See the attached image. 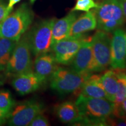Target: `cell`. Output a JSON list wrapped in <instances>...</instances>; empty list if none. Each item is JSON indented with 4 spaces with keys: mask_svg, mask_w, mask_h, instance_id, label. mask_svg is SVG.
I'll list each match as a JSON object with an SVG mask.
<instances>
[{
    "mask_svg": "<svg viewBox=\"0 0 126 126\" xmlns=\"http://www.w3.org/2000/svg\"><path fill=\"white\" fill-rule=\"evenodd\" d=\"M82 117L81 124L106 126L113 117L115 105L106 98H95L79 94L75 102Z\"/></svg>",
    "mask_w": 126,
    "mask_h": 126,
    "instance_id": "obj_1",
    "label": "cell"
},
{
    "mask_svg": "<svg viewBox=\"0 0 126 126\" xmlns=\"http://www.w3.org/2000/svg\"><path fill=\"white\" fill-rule=\"evenodd\" d=\"M33 18L32 10L27 4H22L0 23V38L18 41L27 31Z\"/></svg>",
    "mask_w": 126,
    "mask_h": 126,
    "instance_id": "obj_2",
    "label": "cell"
},
{
    "mask_svg": "<svg viewBox=\"0 0 126 126\" xmlns=\"http://www.w3.org/2000/svg\"><path fill=\"white\" fill-rule=\"evenodd\" d=\"M94 11L100 31L113 32L125 23L120 0H103Z\"/></svg>",
    "mask_w": 126,
    "mask_h": 126,
    "instance_id": "obj_3",
    "label": "cell"
},
{
    "mask_svg": "<svg viewBox=\"0 0 126 126\" xmlns=\"http://www.w3.org/2000/svg\"><path fill=\"white\" fill-rule=\"evenodd\" d=\"M27 34L19 39L12 51L11 56L5 70L8 77H15L21 74L32 71V60L31 57Z\"/></svg>",
    "mask_w": 126,
    "mask_h": 126,
    "instance_id": "obj_4",
    "label": "cell"
},
{
    "mask_svg": "<svg viewBox=\"0 0 126 126\" xmlns=\"http://www.w3.org/2000/svg\"><path fill=\"white\" fill-rule=\"evenodd\" d=\"M91 75L81 74L72 69L57 67L50 78V87L60 94H71L79 90Z\"/></svg>",
    "mask_w": 126,
    "mask_h": 126,
    "instance_id": "obj_5",
    "label": "cell"
},
{
    "mask_svg": "<svg viewBox=\"0 0 126 126\" xmlns=\"http://www.w3.org/2000/svg\"><path fill=\"white\" fill-rule=\"evenodd\" d=\"M56 19H47L34 25L27 33L32 54L37 56L51 51L52 30Z\"/></svg>",
    "mask_w": 126,
    "mask_h": 126,
    "instance_id": "obj_6",
    "label": "cell"
},
{
    "mask_svg": "<svg viewBox=\"0 0 126 126\" xmlns=\"http://www.w3.org/2000/svg\"><path fill=\"white\" fill-rule=\"evenodd\" d=\"M111 39L109 33L100 30L92 37L94 72L103 71L110 65Z\"/></svg>",
    "mask_w": 126,
    "mask_h": 126,
    "instance_id": "obj_7",
    "label": "cell"
},
{
    "mask_svg": "<svg viewBox=\"0 0 126 126\" xmlns=\"http://www.w3.org/2000/svg\"><path fill=\"white\" fill-rule=\"evenodd\" d=\"M44 106L34 100H26L15 105L9 113L8 124L12 126H26L37 114L42 113Z\"/></svg>",
    "mask_w": 126,
    "mask_h": 126,
    "instance_id": "obj_8",
    "label": "cell"
},
{
    "mask_svg": "<svg viewBox=\"0 0 126 126\" xmlns=\"http://www.w3.org/2000/svg\"><path fill=\"white\" fill-rule=\"evenodd\" d=\"M85 37H67L60 40L51 46L57 64L64 65H70L79 49Z\"/></svg>",
    "mask_w": 126,
    "mask_h": 126,
    "instance_id": "obj_9",
    "label": "cell"
},
{
    "mask_svg": "<svg viewBox=\"0 0 126 126\" xmlns=\"http://www.w3.org/2000/svg\"><path fill=\"white\" fill-rule=\"evenodd\" d=\"M110 65L113 70L126 68V31L121 28L113 32Z\"/></svg>",
    "mask_w": 126,
    "mask_h": 126,
    "instance_id": "obj_10",
    "label": "cell"
},
{
    "mask_svg": "<svg viewBox=\"0 0 126 126\" xmlns=\"http://www.w3.org/2000/svg\"><path fill=\"white\" fill-rule=\"evenodd\" d=\"M71 66L72 70L81 74L91 75L94 72L92 37H84Z\"/></svg>",
    "mask_w": 126,
    "mask_h": 126,
    "instance_id": "obj_11",
    "label": "cell"
},
{
    "mask_svg": "<svg viewBox=\"0 0 126 126\" xmlns=\"http://www.w3.org/2000/svg\"><path fill=\"white\" fill-rule=\"evenodd\" d=\"M43 82L32 71L14 77L12 85L19 94L25 95L37 90Z\"/></svg>",
    "mask_w": 126,
    "mask_h": 126,
    "instance_id": "obj_12",
    "label": "cell"
},
{
    "mask_svg": "<svg viewBox=\"0 0 126 126\" xmlns=\"http://www.w3.org/2000/svg\"><path fill=\"white\" fill-rule=\"evenodd\" d=\"M97 28V20L94 11H89L77 18L67 37H82L85 33L94 31Z\"/></svg>",
    "mask_w": 126,
    "mask_h": 126,
    "instance_id": "obj_13",
    "label": "cell"
},
{
    "mask_svg": "<svg viewBox=\"0 0 126 126\" xmlns=\"http://www.w3.org/2000/svg\"><path fill=\"white\" fill-rule=\"evenodd\" d=\"M57 61L53 53L49 52L36 56L34 60V72L43 82L50 78L52 74L57 68Z\"/></svg>",
    "mask_w": 126,
    "mask_h": 126,
    "instance_id": "obj_14",
    "label": "cell"
},
{
    "mask_svg": "<svg viewBox=\"0 0 126 126\" xmlns=\"http://www.w3.org/2000/svg\"><path fill=\"white\" fill-rule=\"evenodd\" d=\"M77 18L75 11H71L68 15L60 19L56 20L52 30L51 46L60 40L67 38L72 25Z\"/></svg>",
    "mask_w": 126,
    "mask_h": 126,
    "instance_id": "obj_15",
    "label": "cell"
},
{
    "mask_svg": "<svg viewBox=\"0 0 126 126\" xmlns=\"http://www.w3.org/2000/svg\"><path fill=\"white\" fill-rule=\"evenodd\" d=\"M57 117L64 123H79L82 120L78 107L75 103L66 101L58 105L55 109Z\"/></svg>",
    "mask_w": 126,
    "mask_h": 126,
    "instance_id": "obj_16",
    "label": "cell"
},
{
    "mask_svg": "<svg viewBox=\"0 0 126 126\" xmlns=\"http://www.w3.org/2000/svg\"><path fill=\"white\" fill-rule=\"evenodd\" d=\"M100 75H91L80 88L79 94L95 98L107 99L106 94L100 81Z\"/></svg>",
    "mask_w": 126,
    "mask_h": 126,
    "instance_id": "obj_17",
    "label": "cell"
},
{
    "mask_svg": "<svg viewBox=\"0 0 126 126\" xmlns=\"http://www.w3.org/2000/svg\"><path fill=\"white\" fill-rule=\"evenodd\" d=\"M100 81L106 94L107 99L114 102L118 89V79L114 70H107L100 75Z\"/></svg>",
    "mask_w": 126,
    "mask_h": 126,
    "instance_id": "obj_18",
    "label": "cell"
},
{
    "mask_svg": "<svg viewBox=\"0 0 126 126\" xmlns=\"http://www.w3.org/2000/svg\"><path fill=\"white\" fill-rule=\"evenodd\" d=\"M17 42L8 39L0 38V71L5 70Z\"/></svg>",
    "mask_w": 126,
    "mask_h": 126,
    "instance_id": "obj_19",
    "label": "cell"
},
{
    "mask_svg": "<svg viewBox=\"0 0 126 126\" xmlns=\"http://www.w3.org/2000/svg\"><path fill=\"white\" fill-rule=\"evenodd\" d=\"M114 70L116 71L118 79V89L114 101L115 106H117L126 99V74L124 70Z\"/></svg>",
    "mask_w": 126,
    "mask_h": 126,
    "instance_id": "obj_20",
    "label": "cell"
},
{
    "mask_svg": "<svg viewBox=\"0 0 126 126\" xmlns=\"http://www.w3.org/2000/svg\"><path fill=\"white\" fill-rule=\"evenodd\" d=\"M15 105V100L12 98L9 91L7 90L0 91V109L10 113Z\"/></svg>",
    "mask_w": 126,
    "mask_h": 126,
    "instance_id": "obj_21",
    "label": "cell"
},
{
    "mask_svg": "<svg viewBox=\"0 0 126 126\" xmlns=\"http://www.w3.org/2000/svg\"><path fill=\"white\" fill-rule=\"evenodd\" d=\"M97 4L94 0H77L76 4L72 11H84L88 12L92 9H94L97 7Z\"/></svg>",
    "mask_w": 126,
    "mask_h": 126,
    "instance_id": "obj_22",
    "label": "cell"
},
{
    "mask_svg": "<svg viewBox=\"0 0 126 126\" xmlns=\"http://www.w3.org/2000/svg\"><path fill=\"white\" fill-rule=\"evenodd\" d=\"M113 117L126 119V99L119 105L115 106Z\"/></svg>",
    "mask_w": 126,
    "mask_h": 126,
    "instance_id": "obj_23",
    "label": "cell"
},
{
    "mask_svg": "<svg viewBox=\"0 0 126 126\" xmlns=\"http://www.w3.org/2000/svg\"><path fill=\"white\" fill-rule=\"evenodd\" d=\"M42 113L37 114L30 123V126H50L48 119L42 114Z\"/></svg>",
    "mask_w": 126,
    "mask_h": 126,
    "instance_id": "obj_24",
    "label": "cell"
},
{
    "mask_svg": "<svg viewBox=\"0 0 126 126\" xmlns=\"http://www.w3.org/2000/svg\"><path fill=\"white\" fill-rule=\"evenodd\" d=\"M7 9V5L2 0H0V23L10 14Z\"/></svg>",
    "mask_w": 126,
    "mask_h": 126,
    "instance_id": "obj_25",
    "label": "cell"
},
{
    "mask_svg": "<svg viewBox=\"0 0 126 126\" xmlns=\"http://www.w3.org/2000/svg\"><path fill=\"white\" fill-rule=\"evenodd\" d=\"M9 113L6 112L4 110L0 109V126L5 124L7 121Z\"/></svg>",
    "mask_w": 126,
    "mask_h": 126,
    "instance_id": "obj_26",
    "label": "cell"
},
{
    "mask_svg": "<svg viewBox=\"0 0 126 126\" xmlns=\"http://www.w3.org/2000/svg\"><path fill=\"white\" fill-rule=\"evenodd\" d=\"M20 0H9L8 4L7 5V9L9 12H11L12 8L16 4L19 2Z\"/></svg>",
    "mask_w": 126,
    "mask_h": 126,
    "instance_id": "obj_27",
    "label": "cell"
},
{
    "mask_svg": "<svg viewBox=\"0 0 126 126\" xmlns=\"http://www.w3.org/2000/svg\"><path fill=\"white\" fill-rule=\"evenodd\" d=\"M124 18L126 20V0H120Z\"/></svg>",
    "mask_w": 126,
    "mask_h": 126,
    "instance_id": "obj_28",
    "label": "cell"
},
{
    "mask_svg": "<svg viewBox=\"0 0 126 126\" xmlns=\"http://www.w3.org/2000/svg\"><path fill=\"white\" fill-rule=\"evenodd\" d=\"M5 82V77L2 75L0 74V86L4 84Z\"/></svg>",
    "mask_w": 126,
    "mask_h": 126,
    "instance_id": "obj_29",
    "label": "cell"
},
{
    "mask_svg": "<svg viewBox=\"0 0 126 126\" xmlns=\"http://www.w3.org/2000/svg\"><path fill=\"white\" fill-rule=\"evenodd\" d=\"M36 0H30V2H31V4H33V3L35 2Z\"/></svg>",
    "mask_w": 126,
    "mask_h": 126,
    "instance_id": "obj_30",
    "label": "cell"
},
{
    "mask_svg": "<svg viewBox=\"0 0 126 126\" xmlns=\"http://www.w3.org/2000/svg\"></svg>",
    "mask_w": 126,
    "mask_h": 126,
    "instance_id": "obj_31",
    "label": "cell"
}]
</instances>
